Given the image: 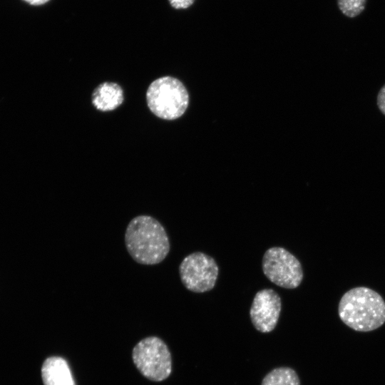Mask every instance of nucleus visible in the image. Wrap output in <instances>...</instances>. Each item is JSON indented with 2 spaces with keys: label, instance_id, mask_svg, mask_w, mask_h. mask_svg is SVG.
I'll return each mask as SVG.
<instances>
[{
  "label": "nucleus",
  "instance_id": "f257e3e1",
  "mask_svg": "<svg viewBox=\"0 0 385 385\" xmlns=\"http://www.w3.org/2000/svg\"><path fill=\"white\" fill-rule=\"evenodd\" d=\"M128 254L136 262L153 265L161 262L169 253L170 242L162 224L150 215L133 218L125 233Z\"/></svg>",
  "mask_w": 385,
  "mask_h": 385
},
{
  "label": "nucleus",
  "instance_id": "f03ea898",
  "mask_svg": "<svg viewBox=\"0 0 385 385\" xmlns=\"http://www.w3.org/2000/svg\"><path fill=\"white\" fill-rule=\"evenodd\" d=\"M340 319L357 332H371L385 322V301L375 290L356 287L346 292L339 302Z\"/></svg>",
  "mask_w": 385,
  "mask_h": 385
},
{
  "label": "nucleus",
  "instance_id": "7ed1b4c3",
  "mask_svg": "<svg viewBox=\"0 0 385 385\" xmlns=\"http://www.w3.org/2000/svg\"><path fill=\"white\" fill-rule=\"evenodd\" d=\"M146 99L148 108L158 117L174 120L180 117L189 103L188 93L177 78L164 76L149 86Z\"/></svg>",
  "mask_w": 385,
  "mask_h": 385
},
{
  "label": "nucleus",
  "instance_id": "20e7f679",
  "mask_svg": "<svg viewBox=\"0 0 385 385\" xmlns=\"http://www.w3.org/2000/svg\"><path fill=\"white\" fill-rule=\"evenodd\" d=\"M132 357L139 371L150 380L161 381L171 373L170 352L158 337H150L140 341L133 348Z\"/></svg>",
  "mask_w": 385,
  "mask_h": 385
},
{
  "label": "nucleus",
  "instance_id": "39448f33",
  "mask_svg": "<svg viewBox=\"0 0 385 385\" xmlns=\"http://www.w3.org/2000/svg\"><path fill=\"white\" fill-rule=\"evenodd\" d=\"M265 275L279 287L294 289L303 279V270L299 261L282 247L268 249L262 258Z\"/></svg>",
  "mask_w": 385,
  "mask_h": 385
},
{
  "label": "nucleus",
  "instance_id": "423d86ee",
  "mask_svg": "<svg viewBox=\"0 0 385 385\" xmlns=\"http://www.w3.org/2000/svg\"><path fill=\"white\" fill-rule=\"evenodd\" d=\"M218 272L215 260L200 252L186 256L179 267L183 285L187 289L197 293L211 290L215 284Z\"/></svg>",
  "mask_w": 385,
  "mask_h": 385
},
{
  "label": "nucleus",
  "instance_id": "0eeeda50",
  "mask_svg": "<svg viewBox=\"0 0 385 385\" xmlns=\"http://www.w3.org/2000/svg\"><path fill=\"white\" fill-rule=\"evenodd\" d=\"M282 308L279 294L272 289H264L255 294L250 310L252 323L262 332H272L276 327Z\"/></svg>",
  "mask_w": 385,
  "mask_h": 385
},
{
  "label": "nucleus",
  "instance_id": "6e6552de",
  "mask_svg": "<svg viewBox=\"0 0 385 385\" xmlns=\"http://www.w3.org/2000/svg\"><path fill=\"white\" fill-rule=\"evenodd\" d=\"M44 385H76L67 361L61 356L47 358L41 368Z\"/></svg>",
  "mask_w": 385,
  "mask_h": 385
},
{
  "label": "nucleus",
  "instance_id": "1a4fd4ad",
  "mask_svg": "<svg viewBox=\"0 0 385 385\" xmlns=\"http://www.w3.org/2000/svg\"><path fill=\"white\" fill-rule=\"evenodd\" d=\"M123 101V90L115 83H103L96 88L92 95L93 106L101 111H113L118 107Z\"/></svg>",
  "mask_w": 385,
  "mask_h": 385
},
{
  "label": "nucleus",
  "instance_id": "9d476101",
  "mask_svg": "<svg viewBox=\"0 0 385 385\" xmlns=\"http://www.w3.org/2000/svg\"><path fill=\"white\" fill-rule=\"evenodd\" d=\"M261 385H300V380L293 369L278 367L263 378Z\"/></svg>",
  "mask_w": 385,
  "mask_h": 385
},
{
  "label": "nucleus",
  "instance_id": "9b49d317",
  "mask_svg": "<svg viewBox=\"0 0 385 385\" xmlns=\"http://www.w3.org/2000/svg\"><path fill=\"white\" fill-rule=\"evenodd\" d=\"M367 0H337L340 11L346 17L358 16L364 10Z\"/></svg>",
  "mask_w": 385,
  "mask_h": 385
},
{
  "label": "nucleus",
  "instance_id": "f8f14e48",
  "mask_svg": "<svg viewBox=\"0 0 385 385\" xmlns=\"http://www.w3.org/2000/svg\"><path fill=\"white\" fill-rule=\"evenodd\" d=\"M195 0H169L170 5L176 9H187L190 6Z\"/></svg>",
  "mask_w": 385,
  "mask_h": 385
},
{
  "label": "nucleus",
  "instance_id": "ddd939ff",
  "mask_svg": "<svg viewBox=\"0 0 385 385\" xmlns=\"http://www.w3.org/2000/svg\"><path fill=\"white\" fill-rule=\"evenodd\" d=\"M377 106L380 111L385 115V85L380 89L378 93Z\"/></svg>",
  "mask_w": 385,
  "mask_h": 385
},
{
  "label": "nucleus",
  "instance_id": "4468645a",
  "mask_svg": "<svg viewBox=\"0 0 385 385\" xmlns=\"http://www.w3.org/2000/svg\"><path fill=\"white\" fill-rule=\"evenodd\" d=\"M24 1L34 6H39V5H42L46 3L49 0H24Z\"/></svg>",
  "mask_w": 385,
  "mask_h": 385
}]
</instances>
